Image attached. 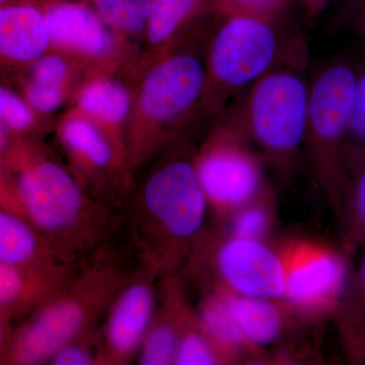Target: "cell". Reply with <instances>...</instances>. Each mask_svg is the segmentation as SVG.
<instances>
[{
    "label": "cell",
    "mask_w": 365,
    "mask_h": 365,
    "mask_svg": "<svg viewBox=\"0 0 365 365\" xmlns=\"http://www.w3.org/2000/svg\"><path fill=\"white\" fill-rule=\"evenodd\" d=\"M185 137L137 173L125 203L129 242L160 279L188 272L211 237V208Z\"/></svg>",
    "instance_id": "obj_1"
},
{
    "label": "cell",
    "mask_w": 365,
    "mask_h": 365,
    "mask_svg": "<svg viewBox=\"0 0 365 365\" xmlns=\"http://www.w3.org/2000/svg\"><path fill=\"white\" fill-rule=\"evenodd\" d=\"M6 163L24 216L67 263H81L126 230L123 211L91 194L43 146L21 140Z\"/></svg>",
    "instance_id": "obj_2"
},
{
    "label": "cell",
    "mask_w": 365,
    "mask_h": 365,
    "mask_svg": "<svg viewBox=\"0 0 365 365\" xmlns=\"http://www.w3.org/2000/svg\"><path fill=\"white\" fill-rule=\"evenodd\" d=\"M215 19L134 72L133 109L126 134L132 180L158 153L204 121L205 48Z\"/></svg>",
    "instance_id": "obj_3"
},
{
    "label": "cell",
    "mask_w": 365,
    "mask_h": 365,
    "mask_svg": "<svg viewBox=\"0 0 365 365\" xmlns=\"http://www.w3.org/2000/svg\"><path fill=\"white\" fill-rule=\"evenodd\" d=\"M120 240L86 257L64 284L34 311L11 341L9 361L23 365L48 364L64 343L102 323L137 260L135 251L128 254Z\"/></svg>",
    "instance_id": "obj_4"
},
{
    "label": "cell",
    "mask_w": 365,
    "mask_h": 365,
    "mask_svg": "<svg viewBox=\"0 0 365 365\" xmlns=\"http://www.w3.org/2000/svg\"><path fill=\"white\" fill-rule=\"evenodd\" d=\"M309 53L307 38L290 33L272 66L235 100L252 143L283 178L292 174L304 150Z\"/></svg>",
    "instance_id": "obj_5"
},
{
    "label": "cell",
    "mask_w": 365,
    "mask_h": 365,
    "mask_svg": "<svg viewBox=\"0 0 365 365\" xmlns=\"http://www.w3.org/2000/svg\"><path fill=\"white\" fill-rule=\"evenodd\" d=\"M282 23L245 14L216 16L205 48L204 120L222 114L272 66L289 36Z\"/></svg>",
    "instance_id": "obj_6"
},
{
    "label": "cell",
    "mask_w": 365,
    "mask_h": 365,
    "mask_svg": "<svg viewBox=\"0 0 365 365\" xmlns=\"http://www.w3.org/2000/svg\"><path fill=\"white\" fill-rule=\"evenodd\" d=\"M210 124L194 153V165L211 211L225 220L267 187L265 160L252 148L235 101Z\"/></svg>",
    "instance_id": "obj_7"
},
{
    "label": "cell",
    "mask_w": 365,
    "mask_h": 365,
    "mask_svg": "<svg viewBox=\"0 0 365 365\" xmlns=\"http://www.w3.org/2000/svg\"><path fill=\"white\" fill-rule=\"evenodd\" d=\"M361 64L345 57L327 60L309 78L304 151L314 177L329 193L348 181L344 148L353 95Z\"/></svg>",
    "instance_id": "obj_8"
},
{
    "label": "cell",
    "mask_w": 365,
    "mask_h": 365,
    "mask_svg": "<svg viewBox=\"0 0 365 365\" xmlns=\"http://www.w3.org/2000/svg\"><path fill=\"white\" fill-rule=\"evenodd\" d=\"M50 50L73 60L86 76L131 73L138 52L83 1L41 2Z\"/></svg>",
    "instance_id": "obj_9"
},
{
    "label": "cell",
    "mask_w": 365,
    "mask_h": 365,
    "mask_svg": "<svg viewBox=\"0 0 365 365\" xmlns=\"http://www.w3.org/2000/svg\"><path fill=\"white\" fill-rule=\"evenodd\" d=\"M66 163L91 194L123 211L133 180L126 151L100 125L69 108L55 122Z\"/></svg>",
    "instance_id": "obj_10"
},
{
    "label": "cell",
    "mask_w": 365,
    "mask_h": 365,
    "mask_svg": "<svg viewBox=\"0 0 365 365\" xmlns=\"http://www.w3.org/2000/svg\"><path fill=\"white\" fill-rule=\"evenodd\" d=\"M158 281L157 272L137 257L103 319L101 365H128L137 359L157 309Z\"/></svg>",
    "instance_id": "obj_11"
},
{
    "label": "cell",
    "mask_w": 365,
    "mask_h": 365,
    "mask_svg": "<svg viewBox=\"0 0 365 365\" xmlns=\"http://www.w3.org/2000/svg\"><path fill=\"white\" fill-rule=\"evenodd\" d=\"M279 253L284 266V299L292 309L317 316L337 302L347 276L339 255L307 240L287 242Z\"/></svg>",
    "instance_id": "obj_12"
},
{
    "label": "cell",
    "mask_w": 365,
    "mask_h": 365,
    "mask_svg": "<svg viewBox=\"0 0 365 365\" xmlns=\"http://www.w3.org/2000/svg\"><path fill=\"white\" fill-rule=\"evenodd\" d=\"M220 240L213 244L210 237L206 247L213 249L212 253L200 254L211 255L216 287L246 297L284 299V266L279 251L256 240L227 235Z\"/></svg>",
    "instance_id": "obj_13"
},
{
    "label": "cell",
    "mask_w": 365,
    "mask_h": 365,
    "mask_svg": "<svg viewBox=\"0 0 365 365\" xmlns=\"http://www.w3.org/2000/svg\"><path fill=\"white\" fill-rule=\"evenodd\" d=\"M134 103L130 73L86 76L74 91L69 108L100 125L126 151V134Z\"/></svg>",
    "instance_id": "obj_14"
},
{
    "label": "cell",
    "mask_w": 365,
    "mask_h": 365,
    "mask_svg": "<svg viewBox=\"0 0 365 365\" xmlns=\"http://www.w3.org/2000/svg\"><path fill=\"white\" fill-rule=\"evenodd\" d=\"M216 14H220L216 0H151L150 20L133 71L170 51Z\"/></svg>",
    "instance_id": "obj_15"
},
{
    "label": "cell",
    "mask_w": 365,
    "mask_h": 365,
    "mask_svg": "<svg viewBox=\"0 0 365 365\" xmlns=\"http://www.w3.org/2000/svg\"><path fill=\"white\" fill-rule=\"evenodd\" d=\"M182 276L158 281L157 309L139 350L138 364H174L182 329L194 309L187 299Z\"/></svg>",
    "instance_id": "obj_16"
},
{
    "label": "cell",
    "mask_w": 365,
    "mask_h": 365,
    "mask_svg": "<svg viewBox=\"0 0 365 365\" xmlns=\"http://www.w3.org/2000/svg\"><path fill=\"white\" fill-rule=\"evenodd\" d=\"M49 50L39 2L0 6V68H26Z\"/></svg>",
    "instance_id": "obj_17"
},
{
    "label": "cell",
    "mask_w": 365,
    "mask_h": 365,
    "mask_svg": "<svg viewBox=\"0 0 365 365\" xmlns=\"http://www.w3.org/2000/svg\"><path fill=\"white\" fill-rule=\"evenodd\" d=\"M23 96L41 116L49 118L69 104L85 73L73 60L57 51L46 52L26 67Z\"/></svg>",
    "instance_id": "obj_18"
},
{
    "label": "cell",
    "mask_w": 365,
    "mask_h": 365,
    "mask_svg": "<svg viewBox=\"0 0 365 365\" xmlns=\"http://www.w3.org/2000/svg\"><path fill=\"white\" fill-rule=\"evenodd\" d=\"M78 265L52 270L0 261V311H36L64 284Z\"/></svg>",
    "instance_id": "obj_19"
},
{
    "label": "cell",
    "mask_w": 365,
    "mask_h": 365,
    "mask_svg": "<svg viewBox=\"0 0 365 365\" xmlns=\"http://www.w3.org/2000/svg\"><path fill=\"white\" fill-rule=\"evenodd\" d=\"M0 261L52 270L76 266L64 261L26 218L6 209H0Z\"/></svg>",
    "instance_id": "obj_20"
},
{
    "label": "cell",
    "mask_w": 365,
    "mask_h": 365,
    "mask_svg": "<svg viewBox=\"0 0 365 365\" xmlns=\"http://www.w3.org/2000/svg\"><path fill=\"white\" fill-rule=\"evenodd\" d=\"M218 289L222 290L235 328L249 350L271 344L284 330V312L276 304L277 299L246 297Z\"/></svg>",
    "instance_id": "obj_21"
},
{
    "label": "cell",
    "mask_w": 365,
    "mask_h": 365,
    "mask_svg": "<svg viewBox=\"0 0 365 365\" xmlns=\"http://www.w3.org/2000/svg\"><path fill=\"white\" fill-rule=\"evenodd\" d=\"M203 330L228 361H235L242 352L249 350L228 312L222 290H211L196 309Z\"/></svg>",
    "instance_id": "obj_22"
},
{
    "label": "cell",
    "mask_w": 365,
    "mask_h": 365,
    "mask_svg": "<svg viewBox=\"0 0 365 365\" xmlns=\"http://www.w3.org/2000/svg\"><path fill=\"white\" fill-rule=\"evenodd\" d=\"M88 4L106 25L135 48L139 57L150 20L151 0H90Z\"/></svg>",
    "instance_id": "obj_23"
},
{
    "label": "cell",
    "mask_w": 365,
    "mask_h": 365,
    "mask_svg": "<svg viewBox=\"0 0 365 365\" xmlns=\"http://www.w3.org/2000/svg\"><path fill=\"white\" fill-rule=\"evenodd\" d=\"M270 189L266 187L253 200L227 216V237L263 241L273 223Z\"/></svg>",
    "instance_id": "obj_24"
},
{
    "label": "cell",
    "mask_w": 365,
    "mask_h": 365,
    "mask_svg": "<svg viewBox=\"0 0 365 365\" xmlns=\"http://www.w3.org/2000/svg\"><path fill=\"white\" fill-rule=\"evenodd\" d=\"M225 364H227L225 357L203 330L198 317H197L196 309H194L182 329L174 364L213 365Z\"/></svg>",
    "instance_id": "obj_25"
},
{
    "label": "cell",
    "mask_w": 365,
    "mask_h": 365,
    "mask_svg": "<svg viewBox=\"0 0 365 365\" xmlns=\"http://www.w3.org/2000/svg\"><path fill=\"white\" fill-rule=\"evenodd\" d=\"M0 122L16 136L48 130L49 118L38 114L24 96L0 83Z\"/></svg>",
    "instance_id": "obj_26"
},
{
    "label": "cell",
    "mask_w": 365,
    "mask_h": 365,
    "mask_svg": "<svg viewBox=\"0 0 365 365\" xmlns=\"http://www.w3.org/2000/svg\"><path fill=\"white\" fill-rule=\"evenodd\" d=\"M365 158V66H361L346 131L344 163L348 180Z\"/></svg>",
    "instance_id": "obj_27"
},
{
    "label": "cell",
    "mask_w": 365,
    "mask_h": 365,
    "mask_svg": "<svg viewBox=\"0 0 365 365\" xmlns=\"http://www.w3.org/2000/svg\"><path fill=\"white\" fill-rule=\"evenodd\" d=\"M103 351L102 323L86 329L64 343L47 364L101 365Z\"/></svg>",
    "instance_id": "obj_28"
},
{
    "label": "cell",
    "mask_w": 365,
    "mask_h": 365,
    "mask_svg": "<svg viewBox=\"0 0 365 365\" xmlns=\"http://www.w3.org/2000/svg\"><path fill=\"white\" fill-rule=\"evenodd\" d=\"M220 14H245L283 21L292 7L290 0H216Z\"/></svg>",
    "instance_id": "obj_29"
},
{
    "label": "cell",
    "mask_w": 365,
    "mask_h": 365,
    "mask_svg": "<svg viewBox=\"0 0 365 365\" xmlns=\"http://www.w3.org/2000/svg\"><path fill=\"white\" fill-rule=\"evenodd\" d=\"M339 23L365 46V0H350L341 11Z\"/></svg>",
    "instance_id": "obj_30"
},
{
    "label": "cell",
    "mask_w": 365,
    "mask_h": 365,
    "mask_svg": "<svg viewBox=\"0 0 365 365\" xmlns=\"http://www.w3.org/2000/svg\"><path fill=\"white\" fill-rule=\"evenodd\" d=\"M352 182V201L356 222L365 230V158L354 174L350 178Z\"/></svg>",
    "instance_id": "obj_31"
},
{
    "label": "cell",
    "mask_w": 365,
    "mask_h": 365,
    "mask_svg": "<svg viewBox=\"0 0 365 365\" xmlns=\"http://www.w3.org/2000/svg\"><path fill=\"white\" fill-rule=\"evenodd\" d=\"M333 1L335 0H290L292 6L299 9L304 23L316 20Z\"/></svg>",
    "instance_id": "obj_32"
},
{
    "label": "cell",
    "mask_w": 365,
    "mask_h": 365,
    "mask_svg": "<svg viewBox=\"0 0 365 365\" xmlns=\"http://www.w3.org/2000/svg\"><path fill=\"white\" fill-rule=\"evenodd\" d=\"M21 140L20 137L16 136L0 122V158L7 160Z\"/></svg>",
    "instance_id": "obj_33"
},
{
    "label": "cell",
    "mask_w": 365,
    "mask_h": 365,
    "mask_svg": "<svg viewBox=\"0 0 365 365\" xmlns=\"http://www.w3.org/2000/svg\"><path fill=\"white\" fill-rule=\"evenodd\" d=\"M9 333H7L6 327L0 323V352H1L2 350H4V348L6 347V343L9 342Z\"/></svg>",
    "instance_id": "obj_34"
},
{
    "label": "cell",
    "mask_w": 365,
    "mask_h": 365,
    "mask_svg": "<svg viewBox=\"0 0 365 365\" xmlns=\"http://www.w3.org/2000/svg\"><path fill=\"white\" fill-rule=\"evenodd\" d=\"M359 276L362 285H364L365 288V256L364 257V259H362L361 263H360Z\"/></svg>",
    "instance_id": "obj_35"
},
{
    "label": "cell",
    "mask_w": 365,
    "mask_h": 365,
    "mask_svg": "<svg viewBox=\"0 0 365 365\" xmlns=\"http://www.w3.org/2000/svg\"><path fill=\"white\" fill-rule=\"evenodd\" d=\"M20 1H37V0H0V6H6V4H14V2Z\"/></svg>",
    "instance_id": "obj_36"
},
{
    "label": "cell",
    "mask_w": 365,
    "mask_h": 365,
    "mask_svg": "<svg viewBox=\"0 0 365 365\" xmlns=\"http://www.w3.org/2000/svg\"><path fill=\"white\" fill-rule=\"evenodd\" d=\"M38 2H47V1H56V0H37ZM78 1H83V2H86V4H88V1H90V0H78Z\"/></svg>",
    "instance_id": "obj_37"
}]
</instances>
